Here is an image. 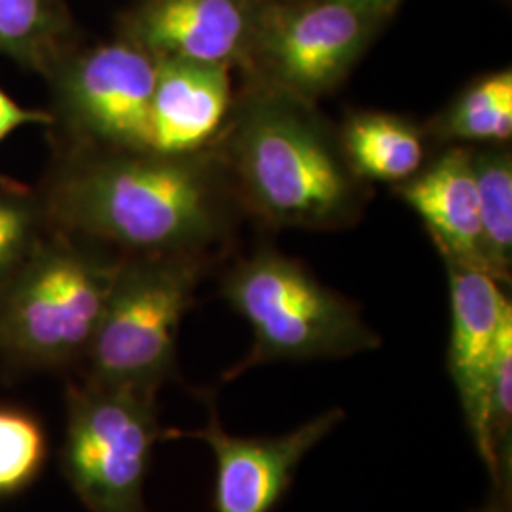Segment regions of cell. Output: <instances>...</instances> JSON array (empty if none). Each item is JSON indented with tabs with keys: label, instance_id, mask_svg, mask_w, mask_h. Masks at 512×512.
Instances as JSON below:
<instances>
[{
	"label": "cell",
	"instance_id": "5b68a950",
	"mask_svg": "<svg viewBox=\"0 0 512 512\" xmlns=\"http://www.w3.org/2000/svg\"><path fill=\"white\" fill-rule=\"evenodd\" d=\"M200 277L194 253L122 260L84 355L86 380L158 393L175 376L177 336Z\"/></svg>",
	"mask_w": 512,
	"mask_h": 512
},
{
	"label": "cell",
	"instance_id": "52a82bcc",
	"mask_svg": "<svg viewBox=\"0 0 512 512\" xmlns=\"http://www.w3.org/2000/svg\"><path fill=\"white\" fill-rule=\"evenodd\" d=\"M54 124L82 145L76 150H152L156 59L131 40L69 54L50 76Z\"/></svg>",
	"mask_w": 512,
	"mask_h": 512
},
{
	"label": "cell",
	"instance_id": "5bb4252c",
	"mask_svg": "<svg viewBox=\"0 0 512 512\" xmlns=\"http://www.w3.org/2000/svg\"><path fill=\"white\" fill-rule=\"evenodd\" d=\"M73 54V23L59 0H0V55L50 80Z\"/></svg>",
	"mask_w": 512,
	"mask_h": 512
},
{
	"label": "cell",
	"instance_id": "30bf717a",
	"mask_svg": "<svg viewBox=\"0 0 512 512\" xmlns=\"http://www.w3.org/2000/svg\"><path fill=\"white\" fill-rule=\"evenodd\" d=\"M446 266L452 308L448 368L458 389L476 452L494 482H499L488 423V374L499 332L505 319L512 315V306L501 291L499 281L488 272L454 260H446Z\"/></svg>",
	"mask_w": 512,
	"mask_h": 512
},
{
	"label": "cell",
	"instance_id": "603a6c76",
	"mask_svg": "<svg viewBox=\"0 0 512 512\" xmlns=\"http://www.w3.org/2000/svg\"><path fill=\"white\" fill-rule=\"evenodd\" d=\"M19 186H25V184L18 183L6 175H0V188H19Z\"/></svg>",
	"mask_w": 512,
	"mask_h": 512
},
{
	"label": "cell",
	"instance_id": "ba28073f",
	"mask_svg": "<svg viewBox=\"0 0 512 512\" xmlns=\"http://www.w3.org/2000/svg\"><path fill=\"white\" fill-rule=\"evenodd\" d=\"M382 12L349 0L260 6L249 57L258 61L272 88L308 101L342 82Z\"/></svg>",
	"mask_w": 512,
	"mask_h": 512
},
{
	"label": "cell",
	"instance_id": "7402d4cb",
	"mask_svg": "<svg viewBox=\"0 0 512 512\" xmlns=\"http://www.w3.org/2000/svg\"><path fill=\"white\" fill-rule=\"evenodd\" d=\"M349 2H357V4H363V6H370V8H378V10H384L389 4H393L395 0H349Z\"/></svg>",
	"mask_w": 512,
	"mask_h": 512
},
{
	"label": "cell",
	"instance_id": "4fadbf2b",
	"mask_svg": "<svg viewBox=\"0 0 512 512\" xmlns=\"http://www.w3.org/2000/svg\"><path fill=\"white\" fill-rule=\"evenodd\" d=\"M401 190L404 200L425 220L444 260L488 272L482 255L471 152L452 148L420 177L410 179Z\"/></svg>",
	"mask_w": 512,
	"mask_h": 512
},
{
	"label": "cell",
	"instance_id": "cb8c5ba5",
	"mask_svg": "<svg viewBox=\"0 0 512 512\" xmlns=\"http://www.w3.org/2000/svg\"><path fill=\"white\" fill-rule=\"evenodd\" d=\"M484 512H505L503 509H497V507H492V509H486Z\"/></svg>",
	"mask_w": 512,
	"mask_h": 512
},
{
	"label": "cell",
	"instance_id": "277c9868",
	"mask_svg": "<svg viewBox=\"0 0 512 512\" xmlns=\"http://www.w3.org/2000/svg\"><path fill=\"white\" fill-rule=\"evenodd\" d=\"M224 298L255 334L226 382L266 363L342 359L380 346L353 302L287 256L258 253L241 262L224 281Z\"/></svg>",
	"mask_w": 512,
	"mask_h": 512
},
{
	"label": "cell",
	"instance_id": "7a4b0ae2",
	"mask_svg": "<svg viewBox=\"0 0 512 512\" xmlns=\"http://www.w3.org/2000/svg\"><path fill=\"white\" fill-rule=\"evenodd\" d=\"M232 160L256 209L275 224L327 230L353 219L357 186L306 101L270 88L239 116Z\"/></svg>",
	"mask_w": 512,
	"mask_h": 512
},
{
	"label": "cell",
	"instance_id": "9a60e30c",
	"mask_svg": "<svg viewBox=\"0 0 512 512\" xmlns=\"http://www.w3.org/2000/svg\"><path fill=\"white\" fill-rule=\"evenodd\" d=\"M344 148L351 167L376 181L410 179L423 162L418 131L389 114H361L349 120Z\"/></svg>",
	"mask_w": 512,
	"mask_h": 512
},
{
	"label": "cell",
	"instance_id": "3957f363",
	"mask_svg": "<svg viewBox=\"0 0 512 512\" xmlns=\"http://www.w3.org/2000/svg\"><path fill=\"white\" fill-rule=\"evenodd\" d=\"M118 268L52 228L0 291V361L55 370L84 359Z\"/></svg>",
	"mask_w": 512,
	"mask_h": 512
},
{
	"label": "cell",
	"instance_id": "2e32d148",
	"mask_svg": "<svg viewBox=\"0 0 512 512\" xmlns=\"http://www.w3.org/2000/svg\"><path fill=\"white\" fill-rule=\"evenodd\" d=\"M478 192L482 255L488 274L505 283L512 264V162L505 152L471 154Z\"/></svg>",
	"mask_w": 512,
	"mask_h": 512
},
{
	"label": "cell",
	"instance_id": "ac0fdd59",
	"mask_svg": "<svg viewBox=\"0 0 512 512\" xmlns=\"http://www.w3.org/2000/svg\"><path fill=\"white\" fill-rule=\"evenodd\" d=\"M48 439L37 418L14 406H0V497L25 490L44 467Z\"/></svg>",
	"mask_w": 512,
	"mask_h": 512
},
{
	"label": "cell",
	"instance_id": "8fae6325",
	"mask_svg": "<svg viewBox=\"0 0 512 512\" xmlns=\"http://www.w3.org/2000/svg\"><path fill=\"white\" fill-rule=\"evenodd\" d=\"M258 10L255 0H145L126 35L154 59L232 67L249 57Z\"/></svg>",
	"mask_w": 512,
	"mask_h": 512
},
{
	"label": "cell",
	"instance_id": "7c38bea8",
	"mask_svg": "<svg viewBox=\"0 0 512 512\" xmlns=\"http://www.w3.org/2000/svg\"><path fill=\"white\" fill-rule=\"evenodd\" d=\"M232 103L228 65L156 59L152 150L194 154L219 131Z\"/></svg>",
	"mask_w": 512,
	"mask_h": 512
},
{
	"label": "cell",
	"instance_id": "d6986e66",
	"mask_svg": "<svg viewBox=\"0 0 512 512\" xmlns=\"http://www.w3.org/2000/svg\"><path fill=\"white\" fill-rule=\"evenodd\" d=\"M50 230L44 205L27 186L0 188V291Z\"/></svg>",
	"mask_w": 512,
	"mask_h": 512
},
{
	"label": "cell",
	"instance_id": "8992f818",
	"mask_svg": "<svg viewBox=\"0 0 512 512\" xmlns=\"http://www.w3.org/2000/svg\"><path fill=\"white\" fill-rule=\"evenodd\" d=\"M154 391L84 380L67 389L61 471L90 512H147L145 480L162 437Z\"/></svg>",
	"mask_w": 512,
	"mask_h": 512
},
{
	"label": "cell",
	"instance_id": "6da1fadb",
	"mask_svg": "<svg viewBox=\"0 0 512 512\" xmlns=\"http://www.w3.org/2000/svg\"><path fill=\"white\" fill-rule=\"evenodd\" d=\"M213 173L194 154L76 150L40 196L50 226L133 256L194 253L217 236Z\"/></svg>",
	"mask_w": 512,
	"mask_h": 512
},
{
	"label": "cell",
	"instance_id": "9c48e42d",
	"mask_svg": "<svg viewBox=\"0 0 512 512\" xmlns=\"http://www.w3.org/2000/svg\"><path fill=\"white\" fill-rule=\"evenodd\" d=\"M209 421L198 431L173 435L205 442L217 461L215 512H272L293 482L294 471L330 431L342 421L344 412H329L306 421L281 437L243 439L228 435L213 401Z\"/></svg>",
	"mask_w": 512,
	"mask_h": 512
},
{
	"label": "cell",
	"instance_id": "ffe728a7",
	"mask_svg": "<svg viewBox=\"0 0 512 512\" xmlns=\"http://www.w3.org/2000/svg\"><path fill=\"white\" fill-rule=\"evenodd\" d=\"M488 423L501 482V473L507 469L509 475L511 471L512 315L501 327L488 374Z\"/></svg>",
	"mask_w": 512,
	"mask_h": 512
},
{
	"label": "cell",
	"instance_id": "44dd1931",
	"mask_svg": "<svg viewBox=\"0 0 512 512\" xmlns=\"http://www.w3.org/2000/svg\"><path fill=\"white\" fill-rule=\"evenodd\" d=\"M29 124L52 126L54 116L46 110L21 107L14 97H10L0 88V141H4L8 135Z\"/></svg>",
	"mask_w": 512,
	"mask_h": 512
},
{
	"label": "cell",
	"instance_id": "e0dca14e",
	"mask_svg": "<svg viewBox=\"0 0 512 512\" xmlns=\"http://www.w3.org/2000/svg\"><path fill=\"white\" fill-rule=\"evenodd\" d=\"M442 133L465 141H505L512 133V73L492 74L461 95Z\"/></svg>",
	"mask_w": 512,
	"mask_h": 512
}]
</instances>
